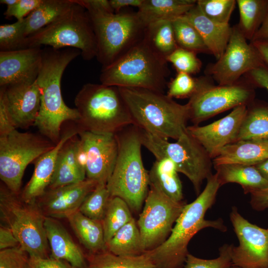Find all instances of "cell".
<instances>
[{
  "label": "cell",
  "mask_w": 268,
  "mask_h": 268,
  "mask_svg": "<svg viewBox=\"0 0 268 268\" xmlns=\"http://www.w3.org/2000/svg\"><path fill=\"white\" fill-rule=\"evenodd\" d=\"M79 55L76 49H42L41 67L36 79L41 92V105L35 126L40 134L56 144L61 137L63 124L79 119L76 108L68 107L61 92V79L68 65Z\"/></svg>",
  "instance_id": "cell-1"
},
{
  "label": "cell",
  "mask_w": 268,
  "mask_h": 268,
  "mask_svg": "<svg viewBox=\"0 0 268 268\" xmlns=\"http://www.w3.org/2000/svg\"><path fill=\"white\" fill-rule=\"evenodd\" d=\"M220 187L216 174L208 177L203 191L194 201L186 204L167 239L159 246L144 253L156 268H183L189 254L188 245L200 230L212 227L226 231L221 219H204L206 211L215 202Z\"/></svg>",
  "instance_id": "cell-2"
},
{
  "label": "cell",
  "mask_w": 268,
  "mask_h": 268,
  "mask_svg": "<svg viewBox=\"0 0 268 268\" xmlns=\"http://www.w3.org/2000/svg\"><path fill=\"white\" fill-rule=\"evenodd\" d=\"M118 88L133 125L167 139L177 140L186 131L189 120L188 103L180 104L164 93L148 89Z\"/></svg>",
  "instance_id": "cell-3"
},
{
  "label": "cell",
  "mask_w": 268,
  "mask_h": 268,
  "mask_svg": "<svg viewBox=\"0 0 268 268\" xmlns=\"http://www.w3.org/2000/svg\"><path fill=\"white\" fill-rule=\"evenodd\" d=\"M118 153L113 173L106 185L111 197L124 200L131 210L139 212L148 192V172L141 156L140 129L128 125L115 134Z\"/></svg>",
  "instance_id": "cell-4"
},
{
  "label": "cell",
  "mask_w": 268,
  "mask_h": 268,
  "mask_svg": "<svg viewBox=\"0 0 268 268\" xmlns=\"http://www.w3.org/2000/svg\"><path fill=\"white\" fill-rule=\"evenodd\" d=\"M74 103L79 119L78 131L115 134L133 122L118 87L103 84H84Z\"/></svg>",
  "instance_id": "cell-5"
},
{
  "label": "cell",
  "mask_w": 268,
  "mask_h": 268,
  "mask_svg": "<svg viewBox=\"0 0 268 268\" xmlns=\"http://www.w3.org/2000/svg\"><path fill=\"white\" fill-rule=\"evenodd\" d=\"M167 61L142 40L108 66L102 68L101 83L148 89L164 93L170 74Z\"/></svg>",
  "instance_id": "cell-6"
},
{
  "label": "cell",
  "mask_w": 268,
  "mask_h": 268,
  "mask_svg": "<svg viewBox=\"0 0 268 268\" xmlns=\"http://www.w3.org/2000/svg\"><path fill=\"white\" fill-rule=\"evenodd\" d=\"M90 16L97 46L96 59L106 67L141 42L145 26L137 12L118 13L85 9Z\"/></svg>",
  "instance_id": "cell-7"
},
{
  "label": "cell",
  "mask_w": 268,
  "mask_h": 268,
  "mask_svg": "<svg viewBox=\"0 0 268 268\" xmlns=\"http://www.w3.org/2000/svg\"><path fill=\"white\" fill-rule=\"evenodd\" d=\"M70 8L51 23L28 36L27 48L55 49L72 48L79 50L85 60L96 58L97 41L87 11L72 0Z\"/></svg>",
  "instance_id": "cell-8"
},
{
  "label": "cell",
  "mask_w": 268,
  "mask_h": 268,
  "mask_svg": "<svg viewBox=\"0 0 268 268\" xmlns=\"http://www.w3.org/2000/svg\"><path fill=\"white\" fill-rule=\"evenodd\" d=\"M0 214V223L12 231L20 247L29 256L49 257L44 225L46 216L36 202L24 201L20 193L12 192L1 182Z\"/></svg>",
  "instance_id": "cell-9"
},
{
  "label": "cell",
  "mask_w": 268,
  "mask_h": 268,
  "mask_svg": "<svg viewBox=\"0 0 268 268\" xmlns=\"http://www.w3.org/2000/svg\"><path fill=\"white\" fill-rule=\"evenodd\" d=\"M140 140L156 158H167L174 164L178 172L185 175L192 182L197 194L203 180L212 175V159L204 148L187 130L176 142L151 134L140 129Z\"/></svg>",
  "instance_id": "cell-10"
},
{
  "label": "cell",
  "mask_w": 268,
  "mask_h": 268,
  "mask_svg": "<svg viewBox=\"0 0 268 268\" xmlns=\"http://www.w3.org/2000/svg\"><path fill=\"white\" fill-rule=\"evenodd\" d=\"M56 145L42 134L16 129L0 137V178L10 191L20 193L27 166Z\"/></svg>",
  "instance_id": "cell-11"
},
{
  "label": "cell",
  "mask_w": 268,
  "mask_h": 268,
  "mask_svg": "<svg viewBox=\"0 0 268 268\" xmlns=\"http://www.w3.org/2000/svg\"><path fill=\"white\" fill-rule=\"evenodd\" d=\"M150 186L144 205L137 221L145 252L162 244L170 234L173 225L186 203L172 200Z\"/></svg>",
  "instance_id": "cell-12"
},
{
  "label": "cell",
  "mask_w": 268,
  "mask_h": 268,
  "mask_svg": "<svg viewBox=\"0 0 268 268\" xmlns=\"http://www.w3.org/2000/svg\"><path fill=\"white\" fill-rule=\"evenodd\" d=\"M198 81L197 90L187 103L189 120L194 125L229 109L247 106L254 98L251 83L213 86L205 84L203 79Z\"/></svg>",
  "instance_id": "cell-13"
},
{
  "label": "cell",
  "mask_w": 268,
  "mask_h": 268,
  "mask_svg": "<svg viewBox=\"0 0 268 268\" xmlns=\"http://www.w3.org/2000/svg\"><path fill=\"white\" fill-rule=\"evenodd\" d=\"M265 65L258 52L247 39L238 25L232 27L227 47L217 62L205 70L207 74L220 85L235 84L240 77Z\"/></svg>",
  "instance_id": "cell-14"
},
{
  "label": "cell",
  "mask_w": 268,
  "mask_h": 268,
  "mask_svg": "<svg viewBox=\"0 0 268 268\" xmlns=\"http://www.w3.org/2000/svg\"><path fill=\"white\" fill-rule=\"evenodd\" d=\"M230 219L239 242L238 246H232L233 266L240 268H268V229L249 222L235 206L232 208Z\"/></svg>",
  "instance_id": "cell-15"
},
{
  "label": "cell",
  "mask_w": 268,
  "mask_h": 268,
  "mask_svg": "<svg viewBox=\"0 0 268 268\" xmlns=\"http://www.w3.org/2000/svg\"><path fill=\"white\" fill-rule=\"evenodd\" d=\"M77 135L85 157L86 178L107 184L118 153L115 134L79 131Z\"/></svg>",
  "instance_id": "cell-16"
},
{
  "label": "cell",
  "mask_w": 268,
  "mask_h": 268,
  "mask_svg": "<svg viewBox=\"0 0 268 268\" xmlns=\"http://www.w3.org/2000/svg\"><path fill=\"white\" fill-rule=\"evenodd\" d=\"M247 112V105L239 106L226 116L211 124L203 126H187V130L212 159L223 147L237 141Z\"/></svg>",
  "instance_id": "cell-17"
},
{
  "label": "cell",
  "mask_w": 268,
  "mask_h": 268,
  "mask_svg": "<svg viewBox=\"0 0 268 268\" xmlns=\"http://www.w3.org/2000/svg\"><path fill=\"white\" fill-rule=\"evenodd\" d=\"M98 183L84 180L54 189H48L36 203L46 217L66 218L78 211L86 197Z\"/></svg>",
  "instance_id": "cell-18"
},
{
  "label": "cell",
  "mask_w": 268,
  "mask_h": 268,
  "mask_svg": "<svg viewBox=\"0 0 268 268\" xmlns=\"http://www.w3.org/2000/svg\"><path fill=\"white\" fill-rule=\"evenodd\" d=\"M42 55L41 47L0 51V87L36 81Z\"/></svg>",
  "instance_id": "cell-19"
},
{
  "label": "cell",
  "mask_w": 268,
  "mask_h": 268,
  "mask_svg": "<svg viewBox=\"0 0 268 268\" xmlns=\"http://www.w3.org/2000/svg\"><path fill=\"white\" fill-rule=\"evenodd\" d=\"M16 128L34 126L41 105V92L37 81L0 87Z\"/></svg>",
  "instance_id": "cell-20"
},
{
  "label": "cell",
  "mask_w": 268,
  "mask_h": 268,
  "mask_svg": "<svg viewBox=\"0 0 268 268\" xmlns=\"http://www.w3.org/2000/svg\"><path fill=\"white\" fill-rule=\"evenodd\" d=\"M77 127L66 131L55 147L38 157L33 163L34 170L33 175L25 185L20 195L28 203H35L47 190L55 168L59 152L64 144L69 138L77 134Z\"/></svg>",
  "instance_id": "cell-21"
},
{
  "label": "cell",
  "mask_w": 268,
  "mask_h": 268,
  "mask_svg": "<svg viewBox=\"0 0 268 268\" xmlns=\"http://www.w3.org/2000/svg\"><path fill=\"white\" fill-rule=\"evenodd\" d=\"M86 179L85 165L79 152V138L76 134L68 139L60 149L48 189L78 183Z\"/></svg>",
  "instance_id": "cell-22"
},
{
  "label": "cell",
  "mask_w": 268,
  "mask_h": 268,
  "mask_svg": "<svg viewBox=\"0 0 268 268\" xmlns=\"http://www.w3.org/2000/svg\"><path fill=\"white\" fill-rule=\"evenodd\" d=\"M45 228L52 257L65 261L74 268H87L82 251L64 227L56 218L46 217Z\"/></svg>",
  "instance_id": "cell-23"
},
{
  "label": "cell",
  "mask_w": 268,
  "mask_h": 268,
  "mask_svg": "<svg viewBox=\"0 0 268 268\" xmlns=\"http://www.w3.org/2000/svg\"><path fill=\"white\" fill-rule=\"evenodd\" d=\"M201 37L209 53L218 60L223 54L232 32L229 24L217 23L205 16L196 3L184 15Z\"/></svg>",
  "instance_id": "cell-24"
},
{
  "label": "cell",
  "mask_w": 268,
  "mask_h": 268,
  "mask_svg": "<svg viewBox=\"0 0 268 268\" xmlns=\"http://www.w3.org/2000/svg\"><path fill=\"white\" fill-rule=\"evenodd\" d=\"M268 159V140H239L223 147L212 159L214 166L228 163L255 165Z\"/></svg>",
  "instance_id": "cell-25"
},
{
  "label": "cell",
  "mask_w": 268,
  "mask_h": 268,
  "mask_svg": "<svg viewBox=\"0 0 268 268\" xmlns=\"http://www.w3.org/2000/svg\"><path fill=\"white\" fill-rule=\"evenodd\" d=\"M197 2L196 0H143L137 13L146 27L157 21H172L180 17Z\"/></svg>",
  "instance_id": "cell-26"
},
{
  "label": "cell",
  "mask_w": 268,
  "mask_h": 268,
  "mask_svg": "<svg viewBox=\"0 0 268 268\" xmlns=\"http://www.w3.org/2000/svg\"><path fill=\"white\" fill-rule=\"evenodd\" d=\"M214 167L220 186L228 183H237L246 194L268 187V181L254 165L228 163Z\"/></svg>",
  "instance_id": "cell-27"
},
{
  "label": "cell",
  "mask_w": 268,
  "mask_h": 268,
  "mask_svg": "<svg viewBox=\"0 0 268 268\" xmlns=\"http://www.w3.org/2000/svg\"><path fill=\"white\" fill-rule=\"evenodd\" d=\"M80 243L94 254L107 250L101 221L90 218L79 210L67 218Z\"/></svg>",
  "instance_id": "cell-28"
},
{
  "label": "cell",
  "mask_w": 268,
  "mask_h": 268,
  "mask_svg": "<svg viewBox=\"0 0 268 268\" xmlns=\"http://www.w3.org/2000/svg\"><path fill=\"white\" fill-rule=\"evenodd\" d=\"M174 163L167 158L156 159L148 172L149 185L159 190L172 200L181 201L182 185Z\"/></svg>",
  "instance_id": "cell-29"
},
{
  "label": "cell",
  "mask_w": 268,
  "mask_h": 268,
  "mask_svg": "<svg viewBox=\"0 0 268 268\" xmlns=\"http://www.w3.org/2000/svg\"><path fill=\"white\" fill-rule=\"evenodd\" d=\"M73 3L72 0H42L40 4L25 18L26 36L53 22L67 11Z\"/></svg>",
  "instance_id": "cell-30"
},
{
  "label": "cell",
  "mask_w": 268,
  "mask_h": 268,
  "mask_svg": "<svg viewBox=\"0 0 268 268\" xmlns=\"http://www.w3.org/2000/svg\"><path fill=\"white\" fill-rule=\"evenodd\" d=\"M107 250L116 255L133 257L143 254L140 231L133 218L106 243Z\"/></svg>",
  "instance_id": "cell-31"
},
{
  "label": "cell",
  "mask_w": 268,
  "mask_h": 268,
  "mask_svg": "<svg viewBox=\"0 0 268 268\" xmlns=\"http://www.w3.org/2000/svg\"><path fill=\"white\" fill-rule=\"evenodd\" d=\"M142 40L152 51L165 59L178 48L170 20L159 21L146 26Z\"/></svg>",
  "instance_id": "cell-32"
},
{
  "label": "cell",
  "mask_w": 268,
  "mask_h": 268,
  "mask_svg": "<svg viewBox=\"0 0 268 268\" xmlns=\"http://www.w3.org/2000/svg\"><path fill=\"white\" fill-rule=\"evenodd\" d=\"M240 22L238 26L247 40H252L268 11V0H237Z\"/></svg>",
  "instance_id": "cell-33"
},
{
  "label": "cell",
  "mask_w": 268,
  "mask_h": 268,
  "mask_svg": "<svg viewBox=\"0 0 268 268\" xmlns=\"http://www.w3.org/2000/svg\"><path fill=\"white\" fill-rule=\"evenodd\" d=\"M260 139L268 140V105L253 104L241 125L237 141Z\"/></svg>",
  "instance_id": "cell-34"
},
{
  "label": "cell",
  "mask_w": 268,
  "mask_h": 268,
  "mask_svg": "<svg viewBox=\"0 0 268 268\" xmlns=\"http://www.w3.org/2000/svg\"><path fill=\"white\" fill-rule=\"evenodd\" d=\"M87 268H156L145 253L133 256H121L105 250L86 258Z\"/></svg>",
  "instance_id": "cell-35"
},
{
  "label": "cell",
  "mask_w": 268,
  "mask_h": 268,
  "mask_svg": "<svg viewBox=\"0 0 268 268\" xmlns=\"http://www.w3.org/2000/svg\"><path fill=\"white\" fill-rule=\"evenodd\" d=\"M133 218L127 202L119 197H111L101 221L106 243Z\"/></svg>",
  "instance_id": "cell-36"
},
{
  "label": "cell",
  "mask_w": 268,
  "mask_h": 268,
  "mask_svg": "<svg viewBox=\"0 0 268 268\" xmlns=\"http://www.w3.org/2000/svg\"><path fill=\"white\" fill-rule=\"evenodd\" d=\"M178 47L198 53H209L196 28L182 17L172 21Z\"/></svg>",
  "instance_id": "cell-37"
},
{
  "label": "cell",
  "mask_w": 268,
  "mask_h": 268,
  "mask_svg": "<svg viewBox=\"0 0 268 268\" xmlns=\"http://www.w3.org/2000/svg\"><path fill=\"white\" fill-rule=\"evenodd\" d=\"M111 197L106 184H98L84 199L78 210L90 218L102 221Z\"/></svg>",
  "instance_id": "cell-38"
},
{
  "label": "cell",
  "mask_w": 268,
  "mask_h": 268,
  "mask_svg": "<svg viewBox=\"0 0 268 268\" xmlns=\"http://www.w3.org/2000/svg\"><path fill=\"white\" fill-rule=\"evenodd\" d=\"M25 18L11 24L0 26V51H13L26 49Z\"/></svg>",
  "instance_id": "cell-39"
},
{
  "label": "cell",
  "mask_w": 268,
  "mask_h": 268,
  "mask_svg": "<svg viewBox=\"0 0 268 268\" xmlns=\"http://www.w3.org/2000/svg\"><path fill=\"white\" fill-rule=\"evenodd\" d=\"M235 0H198L197 4L203 14L212 21L220 24H229L234 9Z\"/></svg>",
  "instance_id": "cell-40"
},
{
  "label": "cell",
  "mask_w": 268,
  "mask_h": 268,
  "mask_svg": "<svg viewBox=\"0 0 268 268\" xmlns=\"http://www.w3.org/2000/svg\"><path fill=\"white\" fill-rule=\"evenodd\" d=\"M232 245L225 244L219 249V256L216 259L205 260L188 254L184 268H232Z\"/></svg>",
  "instance_id": "cell-41"
},
{
  "label": "cell",
  "mask_w": 268,
  "mask_h": 268,
  "mask_svg": "<svg viewBox=\"0 0 268 268\" xmlns=\"http://www.w3.org/2000/svg\"><path fill=\"white\" fill-rule=\"evenodd\" d=\"M166 60L172 63L177 72L195 74L200 70L201 67V62L196 53L180 47L168 56Z\"/></svg>",
  "instance_id": "cell-42"
},
{
  "label": "cell",
  "mask_w": 268,
  "mask_h": 268,
  "mask_svg": "<svg viewBox=\"0 0 268 268\" xmlns=\"http://www.w3.org/2000/svg\"><path fill=\"white\" fill-rule=\"evenodd\" d=\"M198 85V79L186 73L178 72L168 84L166 94L172 99L190 98L197 90Z\"/></svg>",
  "instance_id": "cell-43"
},
{
  "label": "cell",
  "mask_w": 268,
  "mask_h": 268,
  "mask_svg": "<svg viewBox=\"0 0 268 268\" xmlns=\"http://www.w3.org/2000/svg\"><path fill=\"white\" fill-rule=\"evenodd\" d=\"M29 255L20 246L0 250V268H29Z\"/></svg>",
  "instance_id": "cell-44"
},
{
  "label": "cell",
  "mask_w": 268,
  "mask_h": 268,
  "mask_svg": "<svg viewBox=\"0 0 268 268\" xmlns=\"http://www.w3.org/2000/svg\"><path fill=\"white\" fill-rule=\"evenodd\" d=\"M42 0H18L15 4L6 6L4 15L7 18L14 17L17 20H21L26 17L37 8Z\"/></svg>",
  "instance_id": "cell-45"
},
{
  "label": "cell",
  "mask_w": 268,
  "mask_h": 268,
  "mask_svg": "<svg viewBox=\"0 0 268 268\" xmlns=\"http://www.w3.org/2000/svg\"><path fill=\"white\" fill-rule=\"evenodd\" d=\"M16 129L4 92L0 89V137L6 135Z\"/></svg>",
  "instance_id": "cell-46"
},
{
  "label": "cell",
  "mask_w": 268,
  "mask_h": 268,
  "mask_svg": "<svg viewBox=\"0 0 268 268\" xmlns=\"http://www.w3.org/2000/svg\"><path fill=\"white\" fill-rule=\"evenodd\" d=\"M29 268H74L68 263L52 257L41 258L29 256Z\"/></svg>",
  "instance_id": "cell-47"
},
{
  "label": "cell",
  "mask_w": 268,
  "mask_h": 268,
  "mask_svg": "<svg viewBox=\"0 0 268 268\" xmlns=\"http://www.w3.org/2000/svg\"><path fill=\"white\" fill-rule=\"evenodd\" d=\"M246 74L252 85L266 88L268 91V67L265 65L252 70Z\"/></svg>",
  "instance_id": "cell-48"
},
{
  "label": "cell",
  "mask_w": 268,
  "mask_h": 268,
  "mask_svg": "<svg viewBox=\"0 0 268 268\" xmlns=\"http://www.w3.org/2000/svg\"><path fill=\"white\" fill-rule=\"evenodd\" d=\"M19 246V243L12 231L6 226L0 223V250L16 248Z\"/></svg>",
  "instance_id": "cell-49"
},
{
  "label": "cell",
  "mask_w": 268,
  "mask_h": 268,
  "mask_svg": "<svg viewBox=\"0 0 268 268\" xmlns=\"http://www.w3.org/2000/svg\"><path fill=\"white\" fill-rule=\"evenodd\" d=\"M250 204L256 210H263L268 208V187L250 193Z\"/></svg>",
  "instance_id": "cell-50"
},
{
  "label": "cell",
  "mask_w": 268,
  "mask_h": 268,
  "mask_svg": "<svg viewBox=\"0 0 268 268\" xmlns=\"http://www.w3.org/2000/svg\"><path fill=\"white\" fill-rule=\"evenodd\" d=\"M75 2L80 4L85 9H103L114 12L109 0H74Z\"/></svg>",
  "instance_id": "cell-51"
},
{
  "label": "cell",
  "mask_w": 268,
  "mask_h": 268,
  "mask_svg": "<svg viewBox=\"0 0 268 268\" xmlns=\"http://www.w3.org/2000/svg\"><path fill=\"white\" fill-rule=\"evenodd\" d=\"M143 0H109L112 8L115 13L121 11V10L127 6H134L138 8Z\"/></svg>",
  "instance_id": "cell-52"
},
{
  "label": "cell",
  "mask_w": 268,
  "mask_h": 268,
  "mask_svg": "<svg viewBox=\"0 0 268 268\" xmlns=\"http://www.w3.org/2000/svg\"><path fill=\"white\" fill-rule=\"evenodd\" d=\"M257 49L265 65L268 67V39L251 42Z\"/></svg>",
  "instance_id": "cell-53"
},
{
  "label": "cell",
  "mask_w": 268,
  "mask_h": 268,
  "mask_svg": "<svg viewBox=\"0 0 268 268\" xmlns=\"http://www.w3.org/2000/svg\"><path fill=\"white\" fill-rule=\"evenodd\" d=\"M267 39H268V11L263 23L251 42Z\"/></svg>",
  "instance_id": "cell-54"
},
{
  "label": "cell",
  "mask_w": 268,
  "mask_h": 268,
  "mask_svg": "<svg viewBox=\"0 0 268 268\" xmlns=\"http://www.w3.org/2000/svg\"><path fill=\"white\" fill-rule=\"evenodd\" d=\"M254 166H255L261 175L268 181V159Z\"/></svg>",
  "instance_id": "cell-55"
},
{
  "label": "cell",
  "mask_w": 268,
  "mask_h": 268,
  "mask_svg": "<svg viewBox=\"0 0 268 268\" xmlns=\"http://www.w3.org/2000/svg\"><path fill=\"white\" fill-rule=\"evenodd\" d=\"M18 1V0H0V3L4 4L7 6H11L15 4Z\"/></svg>",
  "instance_id": "cell-56"
},
{
  "label": "cell",
  "mask_w": 268,
  "mask_h": 268,
  "mask_svg": "<svg viewBox=\"0 0 268 268\" xmlns=\"http://www.w3.org/2000/svg\"><path fill=\"white\" fill-rule=\"evenodd\" d=\"M232 268H240L233 266Z\"/></svg>",
  "instance_id": "cell-57"
}]
</instances>
